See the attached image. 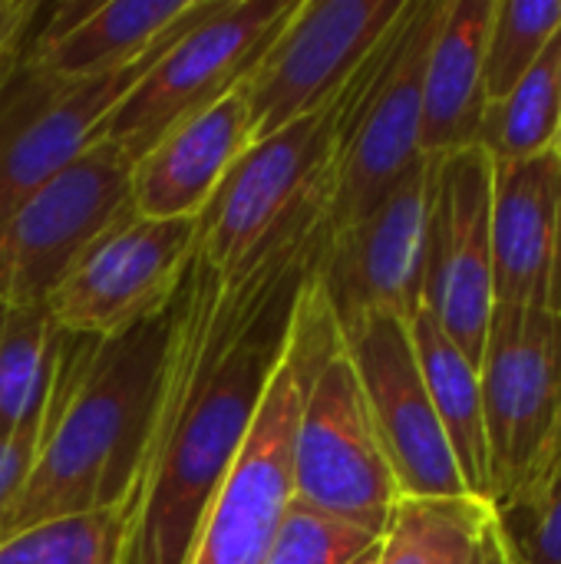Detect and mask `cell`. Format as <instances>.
<instances>
[{
  "label": "cell",
  "instance_id": "11",
  "mask_svg": "<svg viewBox=\"0 0 561 564\" xmlns=\"http://www.w3.org/2000/svg\"><path fill=\"white\" fill-rule=\"evenodd\" d=\"M132 162L106 139L26 195L0 228V301L46 304L79 254L129 208Z\"/></svg>",
  "mask_w": 561,
  "mask_h": 564
},
{
  "label": "cell",
  "instance_id": "29",
  "mask_svg": "<svg viewBox=\"0 0 561 564\" xmlns=\"http://www.w3.org/2000/svg\"><path fill=\"white\" fill-rule=\"evenodd\" d=\"M40 3L0 0V79L23 59L26 43L33 40Z\"/></svg>",
  "mask_w": 561,
  "mask_h": 564
},
{
  "label": "cell",
  "instance_id": "3",
  "mask_svg": "<svg viewBox=\"0 0 561 564\" xmlns=\"http://www.w3.org/2000/svg\"><path fill=\"white\" fill-rule=\"evenodd\" d=\"M337 347L341 330L311 278L255 423L202 516L185 564H265L294 506V433L304 397Z\"/></svg>",
  "mask_w": 561,
  "mask_h": 564
},
{
  "label": "cell",
  "instance_id": "24",
  "mask_svg": "<svg viewBox=\"0 0 561 564\" xmlns=\"http://www.w3.org/2000/svg\"><path fill=\"white\" fill-rule=\"evenodd\" d=\"M136 492L122 506L43 522L0 542V564H122Z\"/></svg>",
  "mask_w": 561,
  "mask_h": 564
},
{
  "label": "cell",
  "instance_id": "23",
  "mask_svg": "<svg viewBox=\"0 0 561 564\" xmlns=\"http://www.w3.org/2000/svg\"><path fill=\"white\" fill-rule=\"evenodd\" d=\"M561 126V30L516 89L486 106L479 149L493 162H522L555 149Z\"/></svg>",
  "mask_w": 561,
  "mask_h": 564
},
{
  "label": "cell",
  "instance_id": "8",
  "mask_svg": "<svg viewBox=\"0 0 561 564\" xmlns=\"http://www.w3.org/2000/svg\"><path fill=\"white\" fill-rule=\"evenodd\" d=\"M294 502L384 535L400 489L344 344L314 377L294 433Z\"/></svg>",
  "mask_w": 561,
  "mask_h": 564
},
{
  "label": "cell",
  "instance_id": "5",
  "mask_svg": "<svg viewBox=\"0 0 561 564\" xmlns=\"http://www.w3.org/2000/svg\"><path fill=\"white\" fill-rule=\"evenodd\" d=\"M218 0H195L172 30L136 63L93 79H56L20 59L0 79V228L13 208L46 178L79 159L96 139L119 99L159 63V56Z\"/></svg>",
  "mask_w": 561,
  "mask_h": 564
},
{
  "label": "cell",
  "instance_id": "28",
  "mask_svg": "<svg viewBox=\"0 0 561 564\" xmlns=\"http://www.w3.org/2000/svg\"><path fill=\"white\" fill-rule=\"evenodd\" d=\"M43 423H46V403L43 410L23 423L17 433L0 436V516L7 512V506L17 499V492L23 489L36 453H40V440H43Z\"/></svg>",
  "mask_w": 561,
  "mask_h": 564
},
{
  "label": "cell",
  "instance_id": "20",
  "mask_svg": "<svg viewBox=\"0 0 561 564\" xmlns=\"http://www.w3.org/2000/svg\"><path fill=\"white\" fill-rule=\"evenodd\" d=\"M377 564H516L489 499H400Z\"/></svg>",
  "mask_w": 561,
  "mask_h": 564
},
{
  "label": "cell",
  "instance_id": "26",
  "mask_svg": "<svg viewBox=\"0 0 561 564\" xmlns=\"http://www.w3.org/2000/svg\"><path fill=\"white\" fill-rule=\"evenodd\" d=\"M499 512L519 564H561V453Z\"/></svg>",
  "mask_w": 561,
  "mask_h": 564
},
{
  "label": "cell",
  "instance_id": "4",
  "mask_svg": "<svg viewBox=\"0 0 561 564\" xmlns=\"http://www.w3.org/2000/svg\"><path fill=\"white\" fill-rule=\"evenodd\" d=\"M393 30L397 23L327 106L288 122L268 139L251 142L248 152L225 175L212 205L198 218V251L222 281L235 278L245 268L265 235L311 188L334 178L347 132L387 59Z\"/></svg>",
  "mask_w": 561,
  "mask_h": 564
},
{
  "label": "cell",
  "instance_id": "21",
  "mask_svg": "<svg viewBox=\"0 0 561 564\" xmlns=\"http://www.w3.org/2000/svg\"><path fill=\"white\" fill-rule=\"evenodd\" d=\"M410 337L420 360V373L463 476V486L476 499H489V453H486V426H483V397H479V370L463 357V350L443 334L430 311L417 307L410 314Z\"/></svg>",
  "mask_w": 561,
  "mask_h": 564
},
{
  "label": "cell",
  "instance_id": "32",
  "mask_svg": "<svg viewBox=\"0 0 561 564\" xmlns=\"http://www.w3.org/2000/svg\"><path fill=\"white\" fill-rule=\"evenodd\" d=\"M552 152H559L561 155V126H559V135H555V149H552Z\"/></svg>",
  "mask_w": 561,
  "mask_h": 564
},
{
  "label": "cell",
  "instance_id": "2",
  "mask_svg": "<svg viewBox=\"0 0 561 564\" xmlns=\"http://www.w3.org/2000/svg\"><path fill=\"white\" fill-rule=\"evenodd\" d=\"M175 297L116 337H60L36 463L0 516V542L122 506L139 489Z\"/></svg>",
  "mask_w": 561,
  "mask_h": 564
},
{
  "label": "cell",
  "instance_id": "14",
  "mask_svg": "<svg viewBox=\"0 0 561 564\" xmlns=\"http://www.w3.org/2000/svg\"><path fill=\"white\" fill-rule=\"evenodd\" d=\"M341 344L360 380L400 499L470 496L430 403L410 321L390 311H374L341 327Z\"/></svg>",
  "mask_w": 561,
  "mask_h": 564
},
{
  "label": "cell",
  "instance_id": "12",
  "mask_svg": "<svg viewBox=\"0 0 561 564\" xmlns=\"http://www.w3.org/2000/svg\"><path fill=\"white\" fill-rule=\"evenodd\" d=\"M407 0H298L245 76L251 142L327 106L400 20Z\"/></svg>",
  "mask_w": 561,
  "mask_h": 564
},
{
  "label": "cell",
  "instance_id": "25",
  "mask_svg": "<svg viewBox=\"0 0 561 564\" xmlns=\"http://www.w3.org/2000/svg\"><path fill=\"white\" fill-rule=\"evenodd\" d=\"M561 30V0H493L483 53L486 102L506 99Z\"/></svg>",
  "mask_w": 561,
  "mask_h": 564
},
{
  "label": "cell",
  "instance_id": "7",
  "mask_svg": "<svg viewBox=\"0 0 561 564\" xmlns=\"http://www.w3.org/2000/svg\"><path fill=\"white\" fill-rule=\"evenodd\" d=\"M493 506L532 479L561 420V314L496 304L479 357Z\"/></svg>",
  "mask_w": 561,
  "mask_h": 564
},
{
  "label": "cell",
  "instance_id": "13",
  "mask_svg": "<svg viewBox=\"0 0 561 564\" xmlns=\"http://www.w3.org/2000/svg\"><path fill=\"white\" fill-rule=\"evenodd\" d=\"M443 7L446 0H407L387 59L341 149L327 205V231L347 228L377 208L387 192L423 159V73Z\"/></svg>",
  "mask_w": 561,
  "mask_h": 564
},
{
  "label": "cell",
  "instance_id": "17",
  "mask_svg": "<svg viewBox=\"0 0 561 564\" xmlns=\"http://www.w3.org/2000/svg\"><path fill=\"white\" fill-rule=\"evenodd\" d=\"M248 145L251 112L241 79L222 99L169 129L139 162H132V212L162 221L202 218Z\"/></svg>",
  "mask_w": 561,
  "mask_h": 564
},
{
  "label": "cell",
  "instance_id": "6",
  "mask_svg": "<svg viewBox=\"0 0 561 564\" xmlns=\"http://www.w3.org/2000/svg\"><path fill=\"white\" fill-rule=\"evenodd\" d=\"M298 0H218L119 99L99 139L139 162L169 129L238 86L281 33Z\"/></svg>",
  "mask_w": 561,
  "mask_h": 564
},
{
  "label": "cell",
  "instance_id": "19",
  "mask_svg": "<svg viewBox=\"0 0 561 564\" xmlns=\"http://www.w3.org/2000/svg\"><path fill=\"white\" fill-rule=\"evenodd\" d=\"M489 17L493 0H446L443 7L423 73V159H443L479 145V129L489 106L483 86Z\"/></svg>",
  "mask_w": 561,
  "mask_h": 564
},
{
  "label": "cell",
  "instance_id": "16",
  "mask_svg": "<svg viewBox=\"0 0 561 564\" xmlns=\"http://www.w3.org/2000/svg\"><path fill=\"white\" fill-rule=\"evenodd\" d=\"M496 304L561 314V155L493 162Z\"/></svg>",
  "mask_w": 561,
  "mask_h": 564
},
{
  "label": "cell",
  "instance_id": "31",
  "mask_svg": "<svg viewBox=\"0 0 561 564\" xmlns=\"http://www.w3.org/2000/svg\"><path fill=\"white\" fill-rule=\"evenodd\" d=\"M377 545H380V542H377ZM377 545H374V549H370V552H367L364 558H357L354 564H377Z\"/></svg>",
  "mask_w": 561,
  "mask_h": 564
},
{
  "label": "cell",
  "instance_id": "1",
  "mask_svg": "<svg viewBox=\"0 0 561 564\" xmlns=\"http://www.w3.org/2000/svg\"><path fill=\"white\" fill-rule=\"evenodd\" d=\"M331 188L334 178L311 188L228 281L195 251L175 294L122 564L188 562L202 516L255 423L314 278Z\"/></svg>",
  "mask_w": 561,
  "mask_h": 564
},
{
  "label": "cell",
  "instance_id": "9",
  "mask_svg": "<svg viewBox=\"0 0 561 564\" xmlns=\"http://www.w3.org/2000/svg\"><path fill=\"white\" fill-rule=\"evenodd\" d=\"M195 251L198 218L162 221L129 205L50 291L46 311L63 334L116 337L172 304Z\"/></svg>",
  "mask_w": 561,
  "mask_h": 564
},
{
  "label": "cell",
  "instance_id": "30",
  "mask_svg": "<svg viewBox=\"0 0 561 564\" xmlns=\"http://www.w3.org/2000/svg\"><path fill=\"white\" fill-rule=\"evenodd\" d=\"M559 453H561V420H559V426H555V433H552V440H549V446L542 449V459H539V466H536L532 479H536V476H539V473H542V469H546ZM532 479H529V482H532ZM529 482H526V486H529ZM526 486H522V489H526ZM522 489H519V492H522Z\"/></svg>",
  "mask_w": 561,
  "mask_h": 564
},
{
  "label": "cell",
  "instance_id": "22",
  "mask_svg": "<svg viewBox=\"0 0 561 564\" xmlns=\"http://www.w3.org/2000/svg\"><path fill=\"white\" fill-rule=\"evenodd\" d=\"M60 337L46 304L0 301V436L17 433L43 410Z\"/></svg>",
  "mask_w": 561,
  "mask_h": 564
},
{
  "label": "cell",
  "instance_id": "27",
  "mask_svg": "<svg viewBox=\"0 0 561 564\" xmlns=\"http://www.w3.org/2000/svg\"><path fill=\"white\" fill-rule=\"evenodd\" d=\"M377 542L380 539L364 529L294 502L265 564H354Z\"/></svg>",
  "mask_w": 561,
  "mask_h": 564
},
{
  "label": "cell",
  "instance_id": "15",
  "mask_svg": "<svg viewBox=\"0 0 561 564\" xmlns=\"http://www.w3.org/2000/svg\"><path fill=\"white\" fill-rule=\"evenodd\" d=\"M433 159H420L364 218L327 231L314 281L337 330L374 311L410 321L420 307Z\"/></svg>",
  "mask_w": 561,
  "mask_h": 564
},
{
  "label": "cell",
  "instance_id": "18",
  "mask_svg": "<svg viewBox=\"0 0 561 564\" xmlns=\"http://www.w3.org/2000/svg\"><path fill=\"white\" fill-rule=\"evenodd\" d=\"M195 0H106L40 7L23 59L56 79H93L136 63Z\"/></svg>",
  "mask_w": 561,
  "mask_h": 564
},
{
  "label": "cell",
  "instance_id": "33",
  "mask_svg": "<svg viewBox=\"0 0 561 564\" xmlns=\"http://www.w3.org/2000/svg\"><path fill=\"white\" fill-rule=\"evenodd\" d=\"M516 564H519V562H516Z\"/></svg>",
  "mask_w": 561,
  "mask_h": 564
},
{
  "label": "cell",
  "instance_id": "10",
  "mask_svg": "<svg viewBox=\"0 0 561 564\" xmlns=\"http://www.w3.org/2000/svg\"><path fill=\"white\" fill-rule=\"evenodd\" d=\"M420 307L479 367L493 294V159L460 149L433 159L427 198V245Z\"/></svg>",
  "mask_w": 561,
  "mask_h": 564
}]
</instances>
